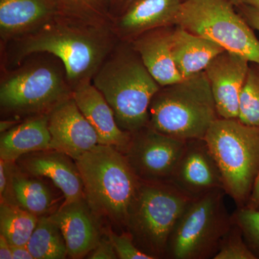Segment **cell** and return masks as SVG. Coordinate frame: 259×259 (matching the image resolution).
Masks as SVG:
<instances>
[{
	"instance_id": "obj_25",
	"label": "cell",
	"mask_w": 259,
	"mask_h": 259,
	"mask_svg": "<svg viewBox=\"0 0 259 259\" xmlns=\"http://www.w3.org/2000/svg\"><path fill=\"white\" fill-rule=\"evenodd\" d=\"M37 221V216L18 204H0V231L11 245H27Z\"/></svg>"
},
{
	"instance_id": "obj_35",
	"label": "cell",
	"mask_w": 259,
	"mask_h": 259,
	"mask_svg": "<svg viewBox=\"0 0 259 259\" xmlns=\"http://www.w3.org/2000/svg\"><path fill=\"white\" fill-rule=\"evenodd\" d=\"M0 258L13 259L12 245L3 234H0Z\"/></svg>"
},
{
	"instance_id": "obj_14",
	"label": "cell",
	"mask_w": 259,
	"mask_h": 259,
	"mask_svg": "<svg viewBox=\"0 0 259 259\" xmlns=\"http://www.w3.org/2000/svg\"><path fill=\"white\" fill-rule=\"evenodd\" d=\"M183 1L131 0L112 19V31L120 41L131 42L150 30L176 25Z\"/></svg>"
},
{
	"instance_id": "obj_19",
	"label": "cell",
	"mask_w": 259,
	"mask_h": 259,
	"mask_svg": "<svg viewBox=\"0 0 259 259\" xmlns=\"http://www.w3.org/2000/svg\"><path fill=\"white\" fill-rule=\"evenodd\" d=\"M49 0H0V37L5 44L28 35L55 16Z\"/></svg>"
},
{
	"instance_id": "obj_16",
	"label": "cell",
	"mask_w": 259,
	"mask_h": 259,
	"mask_svg": "<svg viewBox=\"0 0 259 259\" xmlns=\"http://www.w3.org/2000/svg\"><path fill=\"white\" fill-rule=\"evenodd\" d=\"M49 216L60 228L70 258L88 256L101 239L100 221L84 197L72 203L61 204Z\"/></svg>"
},
{
	"instance_id": "obj_31",
	"label": "cell",
	"mask_w": 259,
	"mask_h": 259,
	"mask_svg": "<svg viewBox=\"0 0 259 259\" xmlns=\"http://www.w3.org/2000/svg\"><path fill=\"white\" fill-rule=\"evenodd\" d=\"M10 189V173L8 162L0 159V197L1 202L8 200Z\"/></svg>"
},
{
	"instance_id": "obj_33",
	"label": "cell",
	"mask_w": 259,
	"mask_h": 259,
	"mask_svg": "<svg viewBox=\"0 0 259 259\" xmlns=\"http://www.w3.org/2000/svg\"><path fill=\"white\" fill-rule=\"evenodd\" d=\"M245 207L254 210H259V177L255 181L254 187L250 194L248 203Z\"/></svg>"
},
{
	"instance_id": "obj_29",
	"label": "cell",
	"mask_w": 259,
	"mask_h": 259,
	"mask_svg": "<svg viewBox=\"0 0 259 259\" xmlns=\"http://www.w3.org/2000/svg\"><path fill=\"white\" fill-rule=\"evenodd\" d=\"M117 257L120 259H153L151 255L146 254L135 244L134 239L127 231L121 232L117 234L111 231L107 232Z\"/></svg>"
},
{
	"instance_id": "obj_20",
	"label": "cell",
	"mask_w": 259,
	"mask_h": 259,
	"mask_svg": "<svg viewBox=\"0 0 259 259\" xmlns=\"http://www.w3.org/2000/svg\"><path fill=\"white\" fill-rule=\"evenodd\" d=\"M51 141L49 114L28 117L2 133L0 158L14 163L24 155L50 149Z\"/></svg>"
},
{
	"instance_id": "obj_24",
	"label": "cell",
	"mask_w": 259,
	"mask_h": 259,
	"mask_svg": "<svg viewBox=\"0 0 259 259\" xmlns=\"http://www.w3.org/2000/svg\"><path fill=\"white\" fill-rule=\"evenodd\" d=\"M27 247L34 259H64L68 256L60 228L49 215L38 218Z\"/></svg>"
},
{
	"instance_id": "obj_32",
	"label": "cell",
	"mask_w": 259,
	"mask_h": 259,
	"mask_svg": "<svg viewBox=\"0 0 259 259\" xmlns=\"http://www.w3.org/2000/svg\"><path fill=\"white\" fill-rule=\"evenodd\" d=\"M240 14L244 18L247 23L254 30L259 32V15L255 10L246 6L236 7Z\"/></svg>"
},
{
	"instance_id": "obj_13",
	"label": "cell",
	"mask_w": 259,
	"mask_h": 259,
	"mask_svg": "<svg viewBox=\"0 0 259 259\" xmlns=\"http://www.w3.org/2000/svg\"><path fill=\"white\" fill-rule=\"evenodd\" d=\"M249 64L244 56L225 50L204 69L221 118L238 119L240 96Z\"/></svg>"
},
{
	"instance_id": "obj_5",
	"label": "cell",
	"mask_w": 259,
	"mask_h": 259,
	"mask_svg": "<svg viewBox=\"0 0 259 259\" xmlns=\"http://www.w3.org/2000/svg\"><path fill=\"white\" fill-rule=\"evenodd\" d=\"M71 97L72 89L66 71L55 56L53 59L25 61L2 76L0 107L8 119L16 120L49 114Z\"/></svg>"
},
{
	"instance_id": "obj_17",
	"label": "cell",
	"mask_w": 259,
	"mask_h": 259,
	"mask_svg": "<svg viewBox=\"0 0 259 259\" xmlns=\"http://www.w3.org/2000/svg\"><path fill=\"white\" fill-rule=\"evenodd\" d=\"M72 97L80 111L96 131L99 144L112 146L125 153L131 134L119 127L111 107L93 82L78 85L73 89Z\"/></svg>"
},
{
	"instance_id": "obj_8",
	"label": "cell",
	"mask_w": 259,
	"mask_h": 259,
	"mask_svg": "<svg viewBox=\"0 0 259 259\" xmlns=\"http://www.w3.org/2000/svg\"><path fill=\"white\" fill-rule=\"evenodd\" d=\"M226 194L217 189L190 201L169 237L166 258H214L233 221Z\"/></svg>"
},
{
	"instance_id": "obj_3",
	"label": "cell",
	"mask_w": 259,
	"mask_h": 259,
	"mask_svg": "<svg viewBox=\"0 0 259 259\" xmlns=\"http://www.w3.org/2000/svg\"><path fill=\"white\" fill-rule=\"evenodd\" d=\"M75 161L82 179L84 198L94 214L125 231L140 180L123 153L98 144Z\"/></svg>"
},
{
	"instance_id": "obj_26",
	"label": "cell",
	"mask_w": 259,
	"mask_h": 259,
	"mask_svg": "<svg viewBox=\"0 0 259 259\" xmlns=\"http://www.w3.org/2000/svg\"><path fill=\"white\" fill-rule=\"evenodd\" d=\"M238 119L243 123L259 126V64L250 62L240 96Z\"/></svg>"
},
{
	"instance_id": "obj_15",
	"label": "cell",
	"mask_w": 259,
	"mask_h": 259,
	"mask_svg": "<svg viewBox=\"0 0 259 259\" xmlns=\"http://www.w3.org/2000/svg\"><path fill=\"white\" fill-rule=\"evenodd\" d=\"M15 163L25 173L49 179L64 195L62 204L84 197L82 179L76 161L64 153L53 149L35 151L24 155Z\"/></svg>"
},
{
	"instance_id": "obj_10",
	"label": "cell",
	"mask_w": 259,
	"mask_h": 259,
	"mask_svg": "<svg viewBox=\"0 0 259 259\" xmlns=\"http://www.w3.org/2000/svg\"><path fill=\"white\" fill-rule=\"evenodd\" d=\"M186 143L147 125L131 134L123 155L139 180L169 182Z\"/></svg>"
},
{
	"instance_id": "obj_34",
	"label": "cell",
	"mask_w": 259,
	"mask_h": 259,
	"mask_svg": "<svg viewBox=\"0 0 259 259\" xmlns=\"http://www.w3.org/2000/svg\"><path fill=\"white\" fill-rule=\"evenodd\" d=\"M13 259H34L27 245H12Z\"/></svg>"
},
{
	"instance_id": "obj_7",
	"label": "cell",
	"mask_w": 259,
	"mask_h": 259,
	"mask_svg": "<svg viewBox=\"0 0 259 259\" xmlns=\"http://www.w3.org/2000/svg\"><path fill=\"white\" fill-rule=\"evenodd\" d=\"M191 200L171 182L140 180L125 231L146 254L166 258L169 237Z\"/></svg>"
},
{
	"instance_id": "obj_11",
	"label": "cell",
	"mask_w": 259,
	"mask_h": 259,
	"mask_svg": "<svg viewBox=\"0 0 259 259\" xmlns=\"http://www.w3.org/2000/svg\"><path fill=\"white\" fill-rule=\"evenodd\" d=\"M169 182L192 199L223 190L221 171L204 139L187 141Z\"/></svg>"
},
{
	"instance_id": "obj_2",
	"label": "cell",
	"mask_w": 259,
	"mask_h": 259,
	"mask_svg": "<svg viewBox=\"0 0 259 259\" xmlns=\"http://www.w3.org/2000/svg\"><path fill=\"white\" fill-rule=\"evenodd\" d=\"M92 82L111 107L121 130L134 134L148 125L150 104L161 86L130 42H118Z\"/></svg>"
},
{
	"instance_id": "obj_30",
	"label": "cell",
	"mask_w": 259,
	"mask_h": 259,
	"mask_svg": "<svg viewBox=\"0 0 259 259\" xmlns=\"http://www.w3.org/2000/svg\"><path fill=\"white\" fill-rule=\"evenodd\" d=\"M88 258L90 259H116L118 258L115 248L108 236L102 237L97 246L90 253Z\"/></svg>"
},
{
	"instance_id": "obj_4",
	"label": "cell",
	"mask_w": 259,
	"mask_h": 259,
	"mask_svg": "<svg viewBox=\"0 0 259 259\" xmlns=\"http://www.w3.org/2000/svg\"><path fill=\"white\" fill-rule=\"evenodd\" d=\"M148 112V126L186 141L204 139L219 118L204 71L161 87L151 100Z\"/></svg>"
},
{
	"instance_id": "obj_27",
	"label": "cell",
	"mask_w": 259,
	"mask_h": 259,
	"mask_svg": "<svg viewBox=\"0 0 259 259\" xmlns=\"http://www.w3.org/2000/svg\"><path fill=\"white\" fill-rule=\"evenodd\" d=\"M213 259H256L247 245L241 228L234 221L223 237L217 254Z\"/></svg>"
},
{
	"instance_id": "obj_36",
	"label": "cell",
	"mask_w": 259,
	"mask_h": 259,
	"mask_svg": "<svg viewBox=\"0 0 259 259\" xmlns=\"http://www.w3.org/2000/svg\"><path fill=\"white\" fill-rule=\"evenodd\" d=\"M236 7L246 6L255 10L259 15V0H231Z\"/></svg>"
},
{
	"instance_id": "obj_9",
	"label": "cell",
	"mask_w": 259,
	"mask_h": 259,
	"mask_svg": "<svg viewBox=\"0 0 259 259\" xmlns=\"http://www.w3.org/2000/svg\"><path fill=\"white\" fill-rule=\"evenodd\" d=\"M231 0H184L176 25L259 64V40Z\"/></svg>"
},
{
	"instance_id": "obj_21",
	"label": "cell",
	"mask_w": 259,
	"mask_h": 259,
	"mask_svg": "<svg viewBox=\"0 0 259 259\" xmlns=\"http://www.w3.org/2000/svg\"><path fill=\"white\" fill-rule=\"evenodd\" d=\"M171 54L182 79L202 72L211 61L225 51L218 44L177 26L172 29Z\"/></svg>"
},
{
	"instance_id": "obj_37",
	"label": "cell",
	"mask_w": 259,
	"mask_h": 259,
	"mask_svg": "<svg viewBox=\"0 0 259 259\" xmlns=\"http://www.w3.org/2000/svg\"><path fill=\"white\" fill-rule=\"evenodd\" d=\"M131 1V0H117L116 1L115 12H114V18H115L116 15L119 14Z\"/></svg>"
},
{
	"instance_id": "obj_1",
	"label": "cell",
	"mask_w": 259,
	"mask_h": 259,
	"mask_svg": "<svg viewBox=\"0 0 259 259\" xmlns=\"http://www.w3.org/2000/svg\"><path fill=\"white\" fill-rule=\"evenodd\" d=\"M119 42L110 24L93 25L55 15L37 30L10 42L8 55L17 65L34 54L55 56L73 90L92 81Z\"/></svg>"
},
{
	"instance_id": "obj_22",
	"label": "cell",
	"mask_w": 259,
	"mask_h": 259,
	"mask_svg": "<svg viewBox=\"0 0 259 259\" xmlns=\"http://www.w3.org/2000/svg\"><path fill=\"white\" fill-rule=\"evenodd\" d=\"M8 167L9 194L8 200L3 202L18 204L38 218L52 214L56 199L50 185L42 177L21 171L15 162L8 163Z\"/></svg>"
},
{
	"instance_id": "obj_28",
	"label": "cell",
	"mask_w": 259,
	"mask_h": 259,
	"mask_svg": "<svg viewBox=\"0 0 259 259\" xmlns=\"http://www.w3.org/2000/svg\"><path fill=\"white\" fill-rule=\"evenodd\" d=\"M232 217L241 228L247 245L256 259H259V210L240 207Z\"/></svg>"
},
{
	"instance_id": "obj_23",
	"label": "cell",
	"mask_w": 259,
	"mask_h": 259,
	"mask_svg": "<svg viewBox=\"0 0 259 259\" xmlns=\"http://www.w3.org/2000/svg\"><path fill=\"white\" fill-rule=\"evenodd\" d=\"M117 0H49L56 15L93 25H111Z\"/></svg>"
},
{
	"instance_id": "obj_12",
	"label": "cell",
	"mask_w": 259,
	"mask_h": 259,
	"mask_svg": "<svg viewBox=\"0 0 259 259\" xmlns=\"http://www.w3.org/2000/svg\"><path fill=\"white\" fill-rule=\"evenodd\" d=\"M50 149L79 159L99 144L96 131L80 111L73 97L59 104L49 113Z\"/></svg>"
},
{
	"instance_id": "obj_6",
	"label": "cell",
	"mask_w": 259,
	"mask_h": 259,
	"mask_svg": "<svg viewBox=\"0 0 259 259\" xmlns=\"http://www.w3.org/2000/svg\"><path fill=\"white\" fill-rule=\"evenodd\" d=\"M204 139L221 171L225 192L237 208L245 207L259 177V126L219 117Z\"/></svg>"
},
{
	"instance_id": "obj_18",
	"label": "cell",
	"mask_w": 259,
	"mask_h": 259,
	"mask_svg": "<svg viewBox=\"0 0 259 259\" xmlns=\"http://www.w3.org/2000/svg\"><path fill=\"white\" fill-rule=\"evenodd\" d=\"M171 32V27L154 29L130 42L148 72L161 87L183 79L172 56Z\"/></svg>"
}]
</instances>
